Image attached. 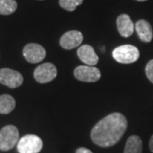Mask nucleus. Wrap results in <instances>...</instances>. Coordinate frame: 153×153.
<instances>
[{"label":"nucleus","instance_id":"nucleus-1","mask_svg":"<svg viewBox=\"0 0 153 153\" xmlns=\"http://www.w3.org/2000/svg\"><path fill=\"white\" fill-rule=\"evenodd\" d=\"M128 128L127 118L121 113L107 115L94 125L91 130V139L101 147H110L118 142Z\"/></svg>","mask_w":153,"mask_h":153},{"label":"nucleus","instance_id":"nucleus-2","mask_svg":"<svg viewBox=\"0 0 153 153\" xmlns=\"http://www.w3.org/2000/svg\"><path fill=\"white\" fill-rule=\"evenodd\" d=\"M114 60L122 64H130L135 62L140 57V51L135 46L130 44L117 47L112 52Z\"/></svg>","mask_w":153,"mask_h":153},{"label":"nucleus","instance_id":"nucleus-3","mask_svg":"<svg viewBox=\"0 0 153 153\" xmlns=\"http://www.w3.org/2000/svg\"><path fill=\"white\" fill-rule=\"evenodd\" d=\"M19 141V131L16 126L7 125L0 130V150L7 152Z\"/></svg>","mask_w":153,"mask_h":153},{"label":"nucleus","instance_id":"nucleus-4","mask_svg":"<svg viewBox=\"0 0 153 153\" xmlns=\"http://www.w3.org/2000/svg\"><path fill=\"white\" fill-rule=\"evenodd\" d=\"M43 148V141L35 134H27L20 139L17 143L19 153H38Z\"/></svg>","mask_w":153,"mask_h":153},{"label":"nucleus","instance_id":"nucleus-5","mask_svg":"<svg viewBox=\"0 0 153 153\" xmlns=\"http://www.w3.org/2000/svg\"><path fill=\"white\" fill-rule=\"evenodd\" d=\"M34 78L38 82L46 83L53 81L57 76V69L52 63H44L34 71Z\"/></svg>","mask_w":153,"mask_h":153},{"label":"nucleus","instance_id":"nucleus-6","mask_svg":"<svg viewBox=\"0 0 153 153\" xmlns=\"http://www.w3.org/2000/svg\"><path fill=\"white\" fill-rule=\"evenodd\" d=\"M74 76L81 82H97L101 76L98 68L92 66H79L74 70Z\"/></svg>","mask_w":153,"mask_h":153},{"label":"nucleus","instance_id":"nucleus-7","mask_svg":"<svg viewBox=\"0 0 153 153\" xmlns=\"http://www.w3.org/2000/svg\"><path fill=\"white\" fill-rule=\"evenodd\" d=\"M0 83L11 88H16L23 83V76L17 71L2 68L0 69Z\"/></svg>","mask_w":153,"mask_h":153},{"label":"nucleus","instance_id":"nucleus-8","mask_svg":"<svg viewBox=\"0 0 153 153\" xmlns=\"http://www.w3.org/2000/svg\"><path fill=\"white\" fill-rule=\"evenodd\" d=\"M23 55L30 63H38L46 56V50L38 44H27L23 49Z\"/></svg>","mask_w":153,"mask_h":153},{"label":"nucleus","instance_id":"nucleus-9","mask_svg":"<svg viewBox=\"0 0 153 153\" xmlns=\"http://www.w3.org/2000/svg\"><path fill=\"white\" fill-rule=\"evenodd\" d=\"M83 36L78 31H69L64 33L60 38V44L62 48L66 49H71L81 45Z\"/></svg>","mask_w":153,"mask_h":153},{"label":"nucleus","instance_id":"nucleus-10","mask_svg":"<svg viewBox=\"0 0 153 153\" xmlns=\"http://www.w3.org/2000/svg\"><path fill=\"white\" fill-rule=\"evenodd\" d=\"M78 58L87 66H94L99 61L98 55L95 54L94 49L90 45H82L77 49Z\"/></svg>","mask_w":153,"mask_h":153},{"label":"nucleus","instance_id":"nucleus-11","mask_svg":"<svg viewBox=\"0 0 153 153\" xmlns=\"http://www.w3.org/2000/svg\"><path fill=\"white\" fill-rule=\"evenodd\" d=\"M117 27L118 33L123 38H128L134 33V25L130 19L129 16L123 14L117 17Z\"/></svg>","mask_w":153,"mask_h":153},{"label":"nucleus","instance_id":"nucleus-12","mask_svg":"<svg viewBox=\"0 0 153 153\" xmlns=\"http://www.w3.org/2000/svg\"><path fill=\"white\" fill-rule=\"evenodd\" d=\"M136 33L140 40L145 43H149L152 40L153 31L151 24L146 20H140L135 24Z\"/></svg>","mask_w":153,"mask_h":153},{"label":"nucleus","instance_id":"nucleus-13","mask_svg":"<svg viewBox=\"0 0 153 153\" xmlns=\"http://www.w3.org/2000/svg\"><path fill=\"white\" fill-rule=\"evenodd\" d=\"M123 153H142V140L138 135L130 136L126 142Z\"/></svg>","mask_w":153,"mask_h":153},{"label":"nucleus","instance_id":"nucleus-14","mask_svg":"<svg viewBox=\"0 0 153 153\" xmlns=\"http://www.w3.org/2000/svg\"><path fill=\"white\" fill-rule=\"evenodd\" d=\"M16 107V100L10 94L0 95V114H9Z\"/></svg>","mask_w":153,"mask_h":153},{"label":"nucleus","instance_id":"nucleus-15","mask_svg":"<svg viewBox=\"0 0 153 153\" xmlns=\"http://www.w3.org/2000/svg\"><path fill=\"white\" fill-rule=\"evenodd\" d=\"M17 9L16 0H0V15L9 16L13 14Z\"/></svg>","mask_w":153,"mask_h":153},{"label":"nucleus","instance_id":"nucleus-16","mask_svg":"<svg viewBox=\"0 0 153 153\" xmlns=\"http://www.w3.org/2000/svg\"><path fill=\"white\" fill-rule=\"evenodd\" d=\"M83 0H59L61 8L67 11H74L78 5L82 4Z\"/></svg>","mask_w":153,"mask_h":153},{"label":"nucleus","instance_id":"nucleus-17","mask_svg":"<svg viewBox=\"0 0 153 153\" xmlns=\"http://www.w3.org/2000/svg\"><path fill=\"white\" fill-rule=\"evenodd\" d=\"M146 74L150 82L153 83V60H151L146 66Z\"/></svg>","mask_w":153,"mask_h":153},{"label":"nucleus","instance_id":"nucleus-18","mask_svg":"<svg viewBox=\"0 0 153 153\" xmlns=\"http://www.w3.org/2000/svg\"><path fill=\"white\" fill-rule=\"evenodd\" d=\"M76 153H93L90 150H88L87 148H84V147H80L78 148L77 150H76Z\"/></svg>","mask_w":153,"mask_h":153},{"label":"nucleus","instance_id":"nucleus-19","mask_svg":"<svg viewBox=\"0 0 153 153\" xmlns=\"http://www.w3.org/2000/svg\"><path fill=\"white\" fill-rule=\"evenodd\" d=\"M149 147H150V150H151V152H153V135L151 138V140H150V142H149Z\"/></svg>","mask_w":153,"mask_h":153},{"label":"nucleus","instance_id":"nucleus-20","mask_svg":"<svg viewBox=\"0 0 153 153\" xmlns=\"http://www.w3.org/2000/svg\"><path fill=\"white\" fill-rule=\"evenodd\" d=\"M136 1H140V2H144V1H147V0H136Z\"/></svg>","mask_w":153,"mask_h":153}]
</instances>
